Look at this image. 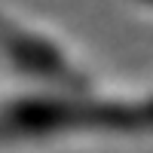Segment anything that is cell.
<instances>
[{
  "label": "cell",
  "mask_w": 153,
  "mask_h": 153,
  "mask_svg": "<svg viewBox=\"0 0 153 153\" xmlns=\"http://www.w3.org/2000/svg\"><path fill=\"white\" fill-rule=\"evenodd\" d=\"M147 3H150V0H147Z\"/></svg>",
  "instance_id": "1"
}]
</instances>
